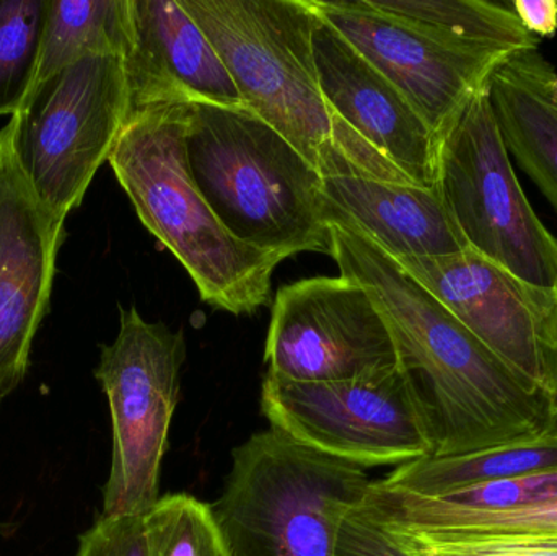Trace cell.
I'll list each match as a JSON object with an SVG mask.
<instances>
[{
    "mask_svg": "<svg viewBox=\"0 0 557 556\" xmlns=\"http://www.w3.org/2000/svg\"><path fill=\"white\" fill-rule=\"evenodd\" d=\"M20 123L13 114L0 127V408L28 372L67 219L33 186L20 159Z\"/></svg>",
    "mask_w": 557,
    "mask_h": 556,
    "instance_id": "cell-12",
    "label": "cell"
},
{
    "mask_svg": "<svg viewBox=\"0 0 557 556\" xmlns=\"http://www.w3.org/2000/svg\"><path fill=\"white\" fill-rule=\"evenodd\" d=\"M134 38L124 55L131 111L157 104L247 108L221 55L178 0H133Z\"/></svg>",
    "mask_w": 557,
    "mask_h": 556,
    "instance_id": "cell-15",
    "label": "cell"
},
{
    "mask_svg": "<svg viewBox=\"0 0 557 556\" xmlns=\"http://www.w3.org/2000/svg\"><path fill=\"white\" fill-rule=\"evenodd\" d=\"M330 231L341 276L370 294L388 325L432 456L496 449L549 423L548 395L500 361L395 258L352 228L331 224Z\"/></svg>",
    "mask_w": 557,
    "mask_h": 556,
    "instance_id": "cell-1",
    "label": "cell"
},
{
    "mask_svg": "<svg viewBox=\"0 0 557 556\" xmlns=\"http://www.w3.org/2000/svg\"><path fill=\"white\" fill-rule=\"evenodd\" d=\"M366 61L385 75L435 136L509 54L445 45L372 9L367 0H311Z\"/></svg>",
    "mask_w": 557,
    "mask_h": 556,
    "instance_id": "cell-14",
    "label": "cell"
},
{
    "mask_svg": "<svg viewBox=\"0 0 557 556\" xmlns=\"http://www.w3.org/2000/svg\"><path fill=\"white\" fill-rule=\"evenodd\" d=\"M261 411L270 428L301 446L363 470L434 454L399 366L339 382H292L267 372Z\"/></svg>",
    "mask_w": 557,
    "mask_h": 556,
    "instance_id": "cell-8",
    "label": "cell"
},
{
    "mask_svg": "<svg viewBox=\"0 0 557 556\" xmlns=\"http://www.w3.org/2000/svg\"><path fill=\"white\" fill-rule=\"evenodd\" d=\"M380 524L405 556H557V538H463Z\"/></svg>",
    "mask_w": 557,
    "mask_h": 556,
    "instance_id": "cell-23",
    "label": "cell"
},
{
    "mask_svg": "<svg viewBox=\"0 0 557 556\" xmlns=\"http://www.w3.org/2000/svg\"><path fill=\"white\" fill-rule=\"evenodd\" d=\"M512 9L536 38H549L557 32V0H516Z\"/></svg>",
    "mask_w": 557,
    "mask_h": 556,
    "instance_id": "cell-26",
    "label": "cell"
},
{
    "mask_svg": "<svg viewBox=\"0 0 557 556\" xmlns=\"http://www.w3.org/2000/svg\"><path fill=\"white\" fill-rule=\"evenodd\" d=\"M396 261L500 361L545 392L555 291L525 283L470 247L442 257Z\"/></svg>",
    "mask_w": 557,
    "mask_h": 556,
    "instance_id": "cell-13",
    "label": "cell"
},
{
    "mask_svg": "<svg viewBox=\"0 0 557 556\" xmlns=\"http://www.w3.org/2000/svg\"><path fill=\"white\" fill-rule=\"evenodd\" d=\"M227 67L248 110L321 176L346 175L336 121L321 94L311 0H178Z\"/></svg>",
    "mask_w": 557,
    "mask_h": 556,
    "instance_id": "cell-4",
    "label": "cell"
},
{
    "mask_svg": "<svg viewBox=\"0 0 557 556\" xmlns=\"http://www.w3.org/2000/svg\"><path fill=\"white\" fill-rule=\"evenodd\" d=\"M185 147L193 182L235 238L282 260L333 254L323 176L253 111L188 103Z\"/></svg>",
    "mask_w": 557,
    "mask_h": 556,
    "instance_id": "cell-3",
    "label": "cell"
},
{
    "mask_svg": "<svg viewBox=\"0 0 557 556\" xmlns=\"http://www.w3.org/2000/svg\"><path fill=\"white\" fill-rule=\"evenodd\" d=\"M18 114L23 166L39 198L67 218L110 159L129 114L123 58L95 55L69 65Z\"/></svg>",
    "mask_w": 557,
    "mask_h": 556,
    "instance_id": "cell-9",
    "label": "cell"
},
{
    "mask_svg": "<svg viewBox=\"0 0 557 556\" xmlns=\"http://www.w3.org/2000/svg\"><path fill=\"white\" fill-rule=\"evenodd\" d=\"M144 521L149 556H231L212 506L188 493L160 496Z\"/></svg>",
    "mask_w": 557,
    "mask_h": 556,
    "instance_id": "cell-22",
    "label": "cell"
},
{
    "mask_svg": "<svg viewBox=\"0 0 557 556\" xmlns=\"http://www.w3.org/2000/svg\"><path fill=\"white\" fill-rule=\"evenodd\" d=\"M557 470V418L532 436L465 456H428L396 467L385 480L389 492L442 496L476 483Z\"/></svg>",
    "mask_w": 557,
    "mask_h": 556,
    "instance_id": "cell-18",
    "label": "cell"
},
{
    "mask_svg": "<svg viewBox=\"0 0 557 556\" xmlns=\"http://www.w3.org/2000/svg\"><path fill=\"white\" fill-rule=\"evenodd\" d=\"M49 7L51 0H0V116L28 103Z\"/></svg>",
    "mask_w": 557,
    "mask_h": 556,
    "instance_id": "cell-21",
    "label": "cell"
},
{
    "mask_svg": "<svg viewBox=\"0 0 557 556\" xmlns=\"http://www.w3.org/2000/svg\"><path fill=\"white\" fill-rule=\"evenodd\" d=\"M188 348L182 330L120 307V332L101 346L95 378L110 405L113 453L101 515L146 516L160 499V472Z\"/></svg>",
    "mask_w": 557,
    "mask_h": 556,
    "instance_id": "cell-7",
    "label": "cell"
},
{
    "mask_svg": "<svg viewBox=\"0 0 557 556\" xmlns=\"http://www.w3.org/2000/svg\"><path fill=\"white\" fill-rule=\"evenodd\" d=\"M313 51L346 175L437 186V136L405 95L320 15Z\"/></svg>",
    "mask_w": 557,
    "mask_h": 556,
    "instance_id": "cell-10",
    "label": "cell"
},
{
    "mask_svg": "<svg viewBox=\"0 0 557 556\" xmlns=\"http://www.w3.org/2000/svg\"><path fill=\"white\" fill-rule=\"evenodd\" d=\"M367 3L445 45L509 55L539 49L540 39L522 25L512 3L490 0H367Z\"/></svg>",
    "mask_w": 557,
    "mask_h": 556,
    "instance_id": "cell-19",
    "label": "cell"
},
{
    "mask_svg": "<svg viewBox=\"0 0 557 556\" xmlns=\"http://www.w3.org/2000/svg\"><path fill=\"white\" fill-rule=\"evenodd\" d=\"M546 395L549 400V413L557 418V309L549 329L546 345Z\"/></svg>",
    "mask_w": 557,
    "mask_h": 556,
    "instance_id": "cell-27",
    "label": "cell"
},
{
    "mask_svg": "<svg viewBox=\"0 0 557 556\" xmlns=\"http://www.w3.org/2000/svg\"><path fill=\"white\" fill-rule=\"evenodd\" d=\"M491 104L510 156L557 212V72L535 51L517 52L491 75Z\"/></svg>",
    "mask_w": 557,
    "mask_h": 556,
    "instance_id": "cell-17",
    "label": "cell"
},
{
    "mask_svg": "<svg viewBox=\"0 0 557 556\" xmlns=\"http://www.w3.org/2000/svg\"><path fill=\"white\" fill-rule=\"evenodd\" d=\"M133 38V0H51L38 71L26 108L69 65L95 55L124 59Z\"/></svg>",
    "mask_w": 557,
    "mask_h": 556,
    "instance_id": "cell-20",
    "label": "cell"
},
{
    "mask_svg": "<svg viewBox=\"0 0 557 556\" xmlns=\"http://www.w3.org/2000/svg\"><path fill=\"white\" fill-rule=\"evenodd\" d=\"M186 114L188 103L131 111L108 162L140 222L185 267L201 299L251 316L270 304L284 260L235 238L206 202L186 160Z\"/></svg>",
    "mask_w": 557,
    "mask_h": 556,
    "instance_id": "cell-2",
    "label": "cell"
},
{
    "mask_svg": "<svg viewBox=\"0 0 557 556\" xmlns=\"http://www.w3.org/2000/svg\"><path fill=\"white\" fill-rule=\"evenodd\" d=\"M334 556H405L386 535L369 502L354 506L337 534Z\"/></svg>",
    "mask_w": 557,
    "mask_h": 556,
    "instance_id": "cell-25",
    "label": "cell"
},
{
    "mask_svg": "<svg viewBox=\"0 0 557 556\" xmlns=\"http://www.w3.org/2000/svg\"><path fill=\"white\" fill-rule=\"evenodd\" d=\"M487 84L438 134L435 185L471 250L557 293V237L517 178Z\"/></svg>",
    "mask_w": 557,
    "mask_h": 556,
    "instance_id": "cell-6",
    "label": "cell"
},
{
    "mask_svg": "<svg viewBox=\"0 0 557 556\" xmlns=\"http://www.w3.org/2000/svg\"><path fill=\"white\" fill-rule=\"evenodd\" d=\"M75 556H149L144 516L101 515L78 539Z\"/></svg>",
    "mask_w": 557,
    "mask_h": 556,
    "instance_id": "cell-24",
    "label": "cell"
},
{
    "mask_svg": "<svg viewBox=\"0 0 557 556\" xmlns=\"http://www.w3.org/2000/svg\"><path fill=\"white\" fill-rule=\"evenodd\" d=\"M372 483L270 428L235 447L212 511L231 556H334L344 518Z\"/></svg>",
    "mask_w": 557,
    "mask_h": 556,
    "instance_id": "cell-5",
    "label": "cell"
},
{
    "mask_svg": "<svg viewBox=\"0 0 557 556\" xmlns=\"http://www.w3.org/2000/svg\"><path fill=\"white\" fill-rule=\"evenodd\" d=\"M327 225L352 228L389 257H442L468 248L437 186L323 176Z\"/></svg>",
    "mask_w": 557,
    "mask_h": 556,
    "instance_id": "cell-16",
    "label": "cell"
},
{
    "mask_svg": "<svg viewBox=\"0 0 557 556\" xmlns=\"http://www.w3.org/2000/svg\"><path fill=\"white\" fill-rule=\"evenodd\" d=\"M264 362L292 382H339L398 366L395 343L370 294L347 277L287 284L273 304Z\"/></svg>",
    "mask_w": 557,
    "mask_h": 556,
    "instance_id": "cell-11",
    "label": "cell"
}]
</instances>
